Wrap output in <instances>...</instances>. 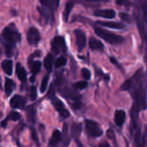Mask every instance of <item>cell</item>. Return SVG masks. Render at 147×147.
<instances>
[{
	"label": "cell",
	"mask_w": 147,
	"mask_h": 147,
	"mask_svg": "<svg viewBox=\"0 0 147 147\" xmlns=\"http://www.w3.org/2000/svg\"><path fill=\"white\" fill-rule=\"evenodd\" d=\"M21 119V114L18 112H11L9 113V115L7 116L6 119L7 120H13V121H17V120H19Z\"/></svg>",
	"instance_id": "cell-26"
},
{
	"label": "cell",
	"mask_w": 147,
	"mask_h": 147,
	"mask_svg": "<svg viewBox=\"0 0 147 147\" xmlns=\"http://www.w3.org/2000/svg\"><path fill=\"white\" fill-rule=\"evenodd\" d=\"M37 96V92H36V88L35 86H32L30 88V97L32 100H35Z\"/></svg>",
	"instance_id": "cell-31"
},
{
	"label": "cell",
	"mask_w": 147,
	"mask_h": 147,
	"mask_svg": "<svg viewBox=\"0 0 147 147\" xmlns=\"http://www.w3.org/2000/svg\"><path fill=\"white\" fill-rule=\"evenodd\" d=\"M82 130V125L80 123H74L71 126V136L75 139L78 147H85L79 139Z\"/></svg>",
	"instance_id": "cell-9"
},
{
	"label": "cell",
	"mask_w": 147,
	"mask_h": 147,
	"mask_svg": "<svg viewBox=\"0 0 147 147\" xmlns=\"http://www.w3.org/2000/svg\"><path fill=\"white\" fill-rule=\"evenodd\" d=\"M97 24L104 26V27H107L110 29H116V30H122L125 29V25L121 23H118V22H102V21H98Z\"/></svg>",
	"instance_id": "cell-15"
},
{
	"label": "cell",
	"mask_w": 147,
	"mask_h": 147,
	"mask_svg": "<svg viewBox=\"0 0 147 147\" xmlns=\"http://www.w3.org/2000/svg\"><path fill=\"white\" fill-rule=\"evenodd\" d=\"M88 86V82H85V81H82V82H78L75 84V88L79 89V90H82V89H84L85 88H87Z\"/></svg>",
	"instance_id": "cell-32"
},
{
	"label": "cell",
	"mask_w": 147,
	"mask_h": 147,
	"mask_svg": "<svg viewBox=\"0 0 147 147\" xmlns=\"http://www.w3.org/2000/svg\"><path fill=\"white\" fill-rule=\"evenodd\" d=\"M52 100V103L55 108V110L59 113V114L63 118V119H67L69 117V112L67 111V109L65 107L64 104L61 102V100H59L58 98H56L55 96L52 97L50 99Z\"/></svg>",
	"instance_id": "cell-7"
},
{
	"label": "cell",
	"mask_w": 147,
	"mask_h": 147,
	"mask_svg": "<svg viewBox=\"0 0 147 147\" xmlns=\"http://www.w3.org/2000/svg\"><path fill=\"white\" fill-rule=\"evenodd\" d=\"M82 77L85 80H89L91 78V73H90V71L88 68H82Z\"/></svg>",
	"instance_id": "cell-33"
},
{
	"label": "cell",
	"mask_w": 147,
	"mask_h": 147,
	"mask_svg": "<svg viewBox=\"0 0 147 147\" xmlns=\"http://www.w3.org/2000/svg\"><path fill=\"white\" fill-rule=\"evenodd\" d=\"M131 80V87L128 91L131 92L133 99V106L135 109L140 111L147 107L146 101V80L144 72L142 68L138 69Z\"/></svg>",
	"instance_id": "cell-1"
},
{
	"label": "cell",
	"mask_w": 147,
	"mask_h": 147,
	"mask_svg": "<svg viewBox=\"0 0 147 147\" xmlns=\"http://www.w3.org/2000/svg\"><path fill=\"white\" fill-rule=\"evenodd\" d=\"M94 16L96 17H100V18H113L116 15V12L113 10H98L94 11Z\"/></svg>",
	"instance_id": "cell-14"
},
{
	"label": "cell",
	"mask_w": 147,
	"mask_h": 147,
	"mask_svg": "<svg viewBox=\"0 0 147 147\" xmlns=\"http://www.w3.org/2000/svg\"><path fill=\"white\" fill-rule=\"evenodd\" d=\"M61 140V133L58 130H55L52 133L51 138L49 140V144L55 146L56 144H59V142Z\"/></svg>",
	"instance_id": "cell-21"
},
{
	"label": "cell",
	"mask_w": 147,
	"mask_h": 147,
	"mask_svg": "<svg viewBox=\"0 0 147 147\" xmlns=\"http://www.w3.org/2000/svg\"><path fill=\"white\" fill-rule=\"evenodd\" d=\"M16 74L18 78L23 82L25 83L27 81V72L25 70V68L21 65V63H17L16 65Z\"/></svg>",
	"instance_id": "cell-13"
},
{
	"label": "cell",
	"mask_w": 147,
	"mask_h": 147,
	"mask_svg": "<svg viewBox=\"0 0 147 147\" xmlns=\"http://www.w3.org/2000/svg\"><path fill=\"white\" fill-rule=\"evenodd\" d=\"M53 62H54V56H53L51 54H48L47 56L44 58L43 65H44L45 68H46L48 71H49V72L52 70Z\"/></svg>",
	"instance_id": "cell-24"
},
{
	"label": "cell",
	"mask_w": 147,
	"mask_h": 147,
	"mask_svg": "<svg viewBox=\"0 0 147 147\" xmlns=\"http://www.w3.org/2000/svg\"><path fill=\"white\" fill-rule=\"evenodd\" d=\"M32 138L36 141V144H38V138H37V135H36V131L33 130L32 131Z\"/></svg>",
	"instance_id": "cell-36"
},
{
	"label": "cell",
	"mask_w": 147,
	"mask_h": 147,
	"mask_svg": "<svg viewBox=\"0 0 147 147\" xmlns=\"http://www.w3.org/2000/svg\"><path fill=\"white\" fill-rule=\"evenodd\" d=\"M35 76H31V78H30V82H35Z\"/></svg>",
	"instance_id": "cell-41"
},
{
	"label": "cell",
	"mask_w": 147,
	"mask_h": 147,
	"mask_svg": "<svg viewBox=\"0 0 147 147\" xmlns=\"http://www.w3.org/2000/svg\"><path fill=\"white\" fill-rule=\"evenodd\" d=\"M7 119H5L3 122H2V124H1V125H2V127H6V125H7Z\"/></svg>",
	"instance_id": "cell-39"
},
{
	"label": "cell",
	"mask_w": 147,
	"mask_h": 147,
	"mask_svg": "<svg viewBox=\"0 0 147 147\" xmlns=\"http://www.w3.org/2000/svg\"><path fill=\"white\" fill-rule=\"evenodd\" d=\"M15 89H16L15 82L10 78H6L5 79V90L6 96H10Z\"/></svg>",
	"instance_id": "cell-17"
},
{
	"label": "cell",
	"mask_w": 147,
	"mask_h": 147,
	"mask_svg": "<svg viewBox=\"0 0 147 147\" xmlns=\"http://www.w3.org/2000/svg\"><path fill=\"white\" fill-rule=\"evenodd\" d=\"M36 108L34 106H30L27 107V118L29 122L34 123L36 119Z\"/></svg>",
	"instance_id": "cell-25"
},
{
	"label": "cell",
	"mask_w": 147,
	"mask_h": 147,
	"mask_svg": "<svg viewBox=\"0 0 147 147\" xmlns=\"http://www.w3.org/2000/svg\"><path fill=\"white\" fill-rule=\"evenodd\" d=\"M94 32L97 36H99L100 37H101L102 39H104L110 44H118L124 41V38L121 36L116 35L114 33H112L100 27H95Z\"/></svg>",
	"instance_id": "cell-3"
},
{
	"label": "cell",
	"mask_w": 147,
	"mask_h": 147,
	"mask_svg": "<svg viewBox=\"0 0 147 147\" xmlns=\"http://www.w3.org/2000/svg\"><path fill=\"white\" fill-rule=\"evenodd\" d=\"M63 138H64V144H65V146H67L68 144H69V140H70V138L68 137V134H67V125L65 124L64 126H63Z\"/></svg>",
	"instance_id": "cell-29"
},
{
	"label": "cell",
	"mask_w": 147,
	"mask_h": 147,
	"mask_svg": "<svg viewBox=\"0 0 147 147\" xmlns=\"http://www.w3.org/2000/svg\"><path fill=\"white\" fill-rule=\"evenodd\" d=\"M2 37L5 42L14 45H16L18 42H20L22 40L21 34L18 30L15 24H11L4 29L2 31Z\"/></svg>",
	"instance_id": "cell-2"
},
{
	"label": "cell",
	"mask_w": 147,
	"mask_h": 147,
	"mask_svg": "<svg viewBox=\"0 0 147 147\" xmlns=\"http://www.w3.org/2000/svg\"><path fill=\"white\" fill-rule=\"evenodd\" d=\"M29 67L30 68V71L33 76H36V74L40 72L41 67H42V62L39 61H31L29 60Z\"/></svg>",
	"instance_id": "cell-19"
},
{
	"label": "cell",
	"mask_w": 147,
	"mask_h": 147,
	"mask_svg": "<svg viewBox=\"0 0 147 147\" xmlns=\"http://www.w3.org/2000/svg\"><path fill=\"white\" fill-rule=\"evenodd\" d=\"M144 60L146 62V67H147V47H146V50H145V56H144Z\"/></svg>",
	"instance_id": "cell-40"
},
{
	"label": "cell",
	"mask_w": 147,
	"mask_h": 147,
	"mask_svg": "<svg viewBox=\"0 0 147 147\" xmlns=\"http://www.w3.org/2000/svg\"><path fill=\"white\" fill-rule=\"evenodd\" d=\"M39 1L42 5V7L45 8L52 14H54L59 6L60 0H39Z\"/></svg>",
	"instance_id": "cell-11"
},
{
	"label": "cell",
	"mask_w": 147,
	"mask_h": 147,
	"mask_svg": "<svg viewBox=\"0 0 147 147\" xmlns=\"http://www.w3.org/2000/svg\"><path fill=\"white\" fill-rule=\"evenodd\" d=\"M119 18L121 20H123L124 22H126L128 24H131V18L130 17V15H128L127 13H125V12H120L119 14Z\"/></svg>",
	"instance_id": "cell-30"
},
{
	"label": "cell",
	"mask_w": 147,
	"mask_h": 147,
	"mask_svg": "<svg viewBox=\"0 0 147 147\" xmlns=\"http://www.w3.org/2000/svg\"><path fill=\"white\" fill-rule=\"evenodd\" d=\"M2 69L7 76H11L13 72V62L11 60H5L1 63Z\"/></svg>",
	"instance_id": "cell-16"
},
{
	"label": "cell",
	"mask_w": 147,
	"mask_h": 147,
	"mask_svg": "<svg viewBox=\"0 0 147 147\" xmlns=\"http://www.w3.org/2000/svg\"><path fill=\"white\" fill-rule=\"evenodd\" d=\"M16 51V45L5 42V52L7 57H12L15 55Z\"/></svg>",
	"instance_id": "cell-23"
},
{
	"label": "cell",
	"mask_w": 147,
	"mask_h": 147,
	"mask_svg": "<svg viewBox=\"0 0 147 147\" xmlns=\"http://www.w3.org/2000/svg\"><path fill=\"white\" fill-rule=\"evenodd\" d=\"M75 35H76V45H77L78 50L81 52L86 46V42H87L86 36L82 30H76Z\"/></svg>",
	"instance_id": "cell-12"
},
{
	"label": "cell",
	"mask_w": 147,
	"mask_h": 147,
	"mask_svg": "<svg viewBox=\"0 0 147 147\" xmlns=\"http://www.w3.org/2000/svg\"><path fill=\"white\" fill-rule=\"evenodd\" d=\"M140 7H141V13H142V20L144 21V24H142V22L136 18L137 22H138V30H140V33L142 35L143 37L145 38V41L147 42V0H140ZM146 47H147V43H146Z\"/></svg>",
	"instance_id": "cell-4"
},
{
	"label": "cell",
	"mask_w": 147,
	"mask_h": 147,
	"mask_svg": "<svg viewBox=\"0 0 147 147\" xmlns=\"http://www.w3.org/2000/svg\"><path fill=\"white\" fill-rule=\"evenodd\" d=\"M2 115H3V114H2V113H1V112H0V118H1V117H2Z\"/></svg>",
	"instance_id": "cell-43"
},
{
	"label": "cell",
	"mask_w": 147,
	"mask_h": 147,
	"mask_svg": "<svg viewBox=\"0 0 147 147\" xmlns=\"http://www.w3.org/2000/svg\"><path fill=\"white\" fill-rule=\"evenodd\" d=\"M49 76H46L42 81V83H41V87H40V91L41 93H44L47 89V87H48V83H49Z\"/></svg>",
	"instance_id": "cell-28"
},
{
	"label": "cell",
	"mask_w": 147,
	"mask_h": 147,
	"mask_svg": "<svg viewBox=\"0 0 147 147\" xmlns=\"http://www.w3.org/2000/svg\"><path fill=\"white\" fill-rule=\"evenodd\" d=\"M85 130L86 132L92 138L100 137L103 133V131L100 128V125L91 119H87L85 121Z\"/></svg>",
	"instance_id": "cell-5"
},
{
	"label": "cell",
	"mask_w": 147,
	"mask_h": 147,
	"mask_svg": "<svg viewBox=\"0 0 147 147\" xmlns=\"http://www.w3.org/2000/svg\"><path fill=\"white\" fill-rule=\"evenodd\" d=\"M0 88H1V77H0Z\"/></svg>",
	"instance_id": "cell-42"
},
{
	"label": "cell",
	"mask_w": 147,
	"mask_h": 147,
	"mask_svg": "<svg viewBox=\"0 0 147 147\" xmlns=\"http://www.w3.org/2000/svg\"><path fill=\"white\" fill-rule=\"evenodd\" d=\"M66 63H67V59H66L64 56H61V57H59V58L55 61V68H60V67L65 66Z\"/></svg>",
	"instance_id": "cell-27"
},
{
	"label": "cell",
	"mask_w": 147,
	"mask_h": 147,
	"mask_svg": "<svg viewBox=\"0 0 147 147\" xmlns=\"http://www.w3.org/2000/svg\"><path fill=\"white\" fill-rule=\"evenodd\" d=\"M74 5H75V1H74V0H68L67 3L66 4L65 9H64V11H63V18H64L65 22L68 21V18L70 16V12L72 11V9H73Z\"/></svg>",
	"instance_id": "cell-20"
},
{
	"label": "cell",
	"mask_w": 147,
	"mask_h": 147,
	"mask_svg": "<svg viewBox=\"0 0 147 147\" xmlns=\"http://www.w3.org/2000/svg\"><path fill=\"white\" fill-rule=\"evenodd\" d=\"M130 87H131V80L129 79V80L125 81V82L122 84V86L120 87V89L123 90V91H128L129 88H130Z\"/></svg>",
	"instance_id": "cell-34"
},
{
	"label": "cell",
	"mask_w": 147,
	"mask_h": 147,
	"mask_svg": "<svg viewBox=\"0 0 147 147\" xmlns=\"http://www.w3.org/2000/svg\"><path fill=\"white\" fill-rule=\"evenodd\" d=\"M25 104H26V100L24 97L16 94L14 95L11 100H10V105L12 108H19V109H24L25 107Z\"/></svg>",
	"instance_id": "cell-10"
},
{
	"label": "cell",
	"mask_w": 147,
	"mask_h": 147,
	"mask_svg": "<svg viewBox=\"0 0 147 147\" xmlns=\"http://www.w3.org/2000/svg\"><path fill=\"white\" fill-rule=\"evenodd\" d=\"M99 147H111V146H110V144H109L107 142H102V143L99 145Z\"/></svg>",
	"instance_id": "cell-37"
},
{
	"label": "cell",
	"mask_w": 147,
	"mask_h": 147,
	"mask_svg": "<svg viewBox=\"0 0 147 147\" xmlns=\"http://www.w3.org/2000/svg\"><path fill=\"white\" fill-rule=\"evenodd\" d=\"M3 55V43H2V40L0 38V57Z\"/></svg>",
	"instance_id": "cell-38"
},
{
	"label": "cell",
	"mask_w": 147,
	"mask_h": 147,
	"mask_svg": "<svg viewBox=\"0 0 147 147\" xmlns=\"http://www.w3.org/2000/svg\"><path fill=\"white\" fill-rule=\"evenodd\" d=\"M89 47L94 50H102L104 48V45L99 40L94 37H91L89 40Z\"/></svg>",
	"instance_id": "cell-22"
},
{
	"label": "cell",
	"mask_w": 147,
	"mask_h": 147,
	"mask_svg": "<svg viewBox=\"0 0 147 147\" xmlns=\"http://www.w3.org/2000/svg\"><path fill=\"white\" fill-rule=\"evenodd\" d=\"M125 120V113L122 110H118L114 115V122L118 126H121Z\"/></svg>",
	"instance_id": "cell-18"
},
{
	"label": "cell",
	"mask_w": 147,
	"mask_h": 147,
	"mask_svg": "<svg viewBox=\"0 0 147 147\" xmlns=\"http://www.w3.org/2000/svg\"><path fill=\"white\" fill-rule=\"evenodd\" d=\"M27 40L30 45H36L41 40V35L38 30L35 27L29 29L27 33Z\"/></svg>",
	"instance_id": "cell-8"
},
{
	"label": "cell",
	"mask_w": 147,
	"mask_h": 147,
	"mask_svg": "<svg viewBox=\"0 0 147 147\" xmlns=\"http://www.w3.org/2000/svg\"><path fill=\"white\" fill-rule=\"evenodd\" d=\"M116 4L119 5H123V6H130L131 3L129 0H116Z\"/></svg>",
	"instance_id": "cell-35"
},
{
	"label": "cell",
	"mask_w": 147,
	"mask_h": 147,
	"mask_svg": "<svg viewBox=\"0 0 147 147\" xmlns=\"http://www.w3.org/2000/svg\"><path fill=\"white\" fill-rule=\"evenodd\" d=\"M51 49L55 54H59L62 51L65 52L67 50V45L64 38L60 36L54 37L51 42Z\"/></svg>",
	"instance_id": "cell-6"
}]
</instances>
